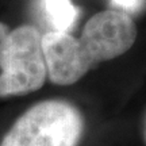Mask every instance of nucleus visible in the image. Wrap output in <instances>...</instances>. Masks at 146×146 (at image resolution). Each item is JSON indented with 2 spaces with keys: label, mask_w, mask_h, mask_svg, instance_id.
<instances>
[{
  "label": "nucleus",
  "mask_w": 146,
  "mask_h": 146,
  "mask_svg": "<svg viewBox=\"0 0 146 146\" xmlns=\"http://www.w3.org/2000/svg\"><path fill=\"white\" fill-rule=\"evenodd\" d=\"M112 4L115 5V8L123 10L130 14L131 11H135L137 8H139L141 0H112Z\"/></svg>",
  "instance_id": "nucleus-5"
},
{
  "label": "nucleus",
  "mask_w": 146,
  "mask_h": 146,
  "mask_svg": "<svg viewBox=\"0 0 146 146\" xmlns=\"http://www.w3.org/2000/svg\"><path fill=\"white\" fill-rule=\"evenodd\" d=\"M142 135H143V142L146 145V112L143 115V120H142Z\"/></svg>",
  "instance_id": "nucleus-6"
},
{
  "label": "nucleus",
  "mask_w": 146,
  "mask_h": 146,
  "mask_svg": "<svg viewBox=\"0 0 146 146\" xmlns=\"http://www.w3.org/2000/svg\"><path fill=\"white\" fill-rule=\"evenodd\" d=\"M137 36L138 29L133 16L119 8L92 15L80 36L54 30L45 33L42 49L47 78L56 85H73L102 62L127 53Z\"/></svg>",
  "instance_id": "nucleus-1"
},
{
  "label": "nucleus",
  "mask_w": 146,
  "mask_h": 146,
  "mask_svg": "<svg viewBox=\"0 0 146 146\" xmlns=\"http://www.w3.org/2000/svg\"><path fill=\"white\" fill-rule=\"evenodd\" d=\"M85 119L76 104L46 99L33 104L11 125L0 146H78Z\"/></svg>",
  "instance_id": "nucleus-2"
},
{
  "label": "nucleus",
  "mask_w": 146,
  "mask_h": 146,
  "mask_svg": "<svg viewBox=\"0 0 146 146\" xmlns=\"http://www.w3.org/2000/svg\"><path fill=\"white\" fill-rule=\"evenodd\" d=\"M46 80L41 31L33 25L11 29L0 22V98L35 92Z\"/></svg>",
  "instance_id": "nucleus-3"
},
{
  "label": "nucleus",
  "mask_w": 146,
  "mask_h": 146,
  "mask_svg": "<svg viewBox=\"0 0 146 146\" xmlns=\"http://www.w3.org/2000/svg\"><path fill=\"white\" fill-rule=\"evenodd\" d=\"M43 5L54 31L69 33L80 14L72 0H43Z\"/></svg>",
  "instance_id": "nucleus-4"
}]
</instances>
